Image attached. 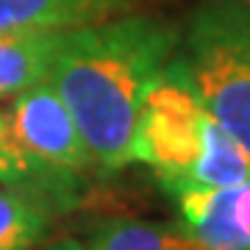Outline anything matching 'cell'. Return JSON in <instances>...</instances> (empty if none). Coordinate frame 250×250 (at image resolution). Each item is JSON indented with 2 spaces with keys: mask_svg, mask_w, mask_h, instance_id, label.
Returning a JSON list of instances; mask_svg holds the SVG:
<instances>
[{
  "mask_svg": "<svg viewBox=\"0 0 250 250\" xmlns=\"http://www.w3.org/2000/svg\"><path fill=\"white\" fill-rule=\"evenodd\" d=\"M178 47L175 25L131 11L64 34L47 83L70 108L98 172L134 164L145 95Z\"/></svg>",
  "mask_w": 250,
  "mask_h": 250,
  "instance_id": "cell-1",
  "label": "cell"
},
{
  "mask_svg": "<svg viewBox=\"0 0 250 250\" xmlns=\"http://www.w3.org/2000/svg\"><path fill=\"white\" fill-rule=\"evenodd\" d=\"M178 56L206 111L250 153V3H197Z\"/></svg>",
  "mask_w": 250,
  "mask_h": 250,
  "instance_id": "cell-2",
  "label": "cell"
},
{
  "mask_svg": "<svg viewBox=\"0 0 250 250\" xmlns=\"http://www.w3.org/2000/svg\"><path fill=\"white\" fill-rule=\"evenodd\" d=\"M214 117L200 103L175 53L145 95L134 139V161L147 164L170 195L189 187Z\"/></svg>",
  "mask_w": 250,
  "mask_h": 250,
  "instance_id": "cell-3",
  "label": "cell"
},
{
  "mask_svg": "<svg viewBox=\"0 0 250 250\" xmlns=\"http://www.w3.org/2000/svg\"><path fill=\"white\" fill-rule=\"evenodd\" d=\"M9 125L20 147L39 164L78 172V175L98 172V164L92 159L70 108L64 106L59 92L47 81L11 100Z\"/></svg>",
  "mask_w": 250,
  "mask_h": 250,
  "instance_id": "cell-4",
  "label": "cell"
},
{
  "mask_svg": "<svg viewBox=\"0 0 250 250\" xmlns=\"http://www.w3.org/2000/svg\"><path fill=\"white\" fill-rule=\"evenodd\" d=\"M181 225L208 250H250V178L175 192Z\"/></svg>",
  "mask_w": 250,
  "mask_h": 250,
  "instance_id": "cell-5",
  "label": "cell"
},
{
  "mask_svg": "<svg viewBox=\"0 0 250 250\" xmlns=\"http://www.w3.org/2000/svg\"><path fill=\"white\" fill-rule=\"evenodd\" d=\"M0 184L17 195L42 206L50 217L78 206L86 192V175L56 170L31 159L11 134L9 108L0 106Z\"/></svg>",
  "mask_w": 250,
  "mask_h": 250,
  "instance_id": "cell-6",
  "label": "cell"
},
{
  "mask_svg": "<svg viewBox=\"0 0 250 250\" xmlns=\"http://www.w3.org/2000/svg\"><path fill=\"white\" fill-rule=\"evenodd\" d=\"M136 0H0V31H75L123 17Z\"/></svg>",
  "mask_w": 250,
  "mask_h": 250,
  "instance_id": "cell-7",
  "label": "cell"
},
{
  "mask_svg": "<svg viewBox=\"0 0 250 250\" xmlns=\"http://www.w3.org/2000/svg\"><path fill=\"white\" fill-rule=\"evenodd\" d=\"M67 31H0V103L50 78Z\"/></svg>",
  "mask_w": 250,
  "mask_h": 250,
  "instance_id": "cell-8",
  "label": "cell"
},
{
  "mask_svg": "<svg viewBox=\"0 0 250 250\" xmlns=\"http://www.w3.org/2000/svg\"><path fill=\"white\" fill-rule=\"evenodd\" d=\"M86 250H208L184 225L111 217L92 228Z\"/></svg>",
  "mask_w": 250,
  "mask_h": 250,
  "instance_id": "cell-9",
  "label": "cell"
},
{
  "mask_svg": "<svg viewBox=\"0 0 250 250\" xmlns=\"http://www.w3.org/2000/svg\"><path fill=\"white\" fill-rule=\"evenodd\" d=\"M53 217L34 200L0 189V250H34Z\"/></svg>",
  "mask_w": 250,
  "mask_h": 250,
  "instance_id": "cell-10",
  "label": "cell"
},
{
  "mask_svg": "<svg viewBox=\"0 0 250 250\" xmlns=\"http://www.w3.org/2000/svg\"><path fill=\"white\" fill-rule=\"evenodd\" d=\"M42 250H86V248H83V242L72 239V236H62V239H53L50 245H45Z\"/></svg>",
  "mask_w": 250,
  "mask_h": 250,
  "instance_id": "cell-11",
  "label": "cell"
}]
</instances>
